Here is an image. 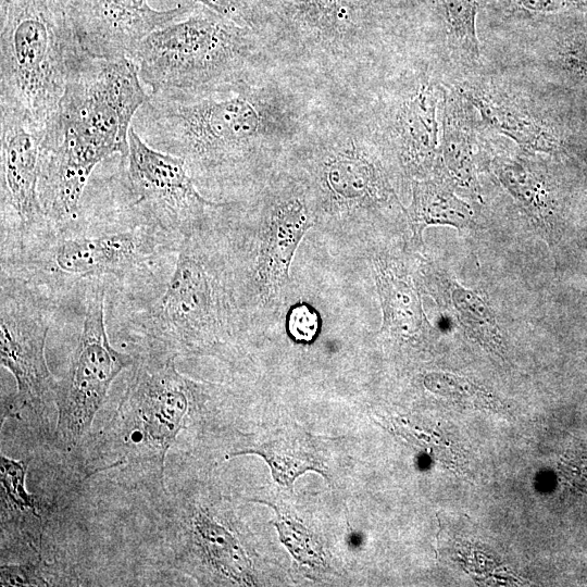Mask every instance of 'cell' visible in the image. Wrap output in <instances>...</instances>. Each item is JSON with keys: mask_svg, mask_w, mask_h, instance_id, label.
Instances as JSON below:
<instances>
[{"mask_svg": "<svg viewBox=\"0 0 587 587\" xmlns=\"http://www.w3.org/2000/svg\"><path fill=\"white\" fill-rule=\"evenodd\" d=\"M321 97L273 67L202 93L150 95L132 126L150 147L182 158L199 190L224 193L252 187L276 167Z\"/></svg>", "mask_w": 587, "mask_h": 587, "instance_id": "1", "label": "cell"}, {"mask_svg": "<svg viewBox=\"0 0 587 587\" xmlns=\"http://www.w3.org/2000/svg\"><path fill=\"white\" fill-rule=\"evenodd\" d=\"M141 83L129 58L84 53L74 65L42 141L39 198L47 220L75 217L93 170L127 154L133 120L150 96Z\"/></svg>", "mask_w": 587, "mask_h": 587, "instance_id": "2", "label": "cell"}, {"mask_svg": "<svg viewBox=\"0 0 587 587\" xmlns=\"http://www.w3.org/2000/svg\"><path fill=\"white\" fill-rule=\"evenodd\" d=\"M282 166L303 186L315 227L345 239L389 211L407 214L391 184L377 135L348 91L322 95Z\"/></svg>", "mask_w": 587, "mask_h": 587, "instance_id": "3", "label": "cell"}, {"mask_svg": "<svg viewBox=\"0 0 587 587\" xmlns=\"http://www.w3.org/2000/svg\"><path fill=\"white\" fill-rule=\"evenodd\" d=\"M122 167V166H121ZM123 170L115 176L113 215H93L96 232L77 215L46 221L23 237L1 246V272L20 277L52 301L61 290L113 277L121 284L151 277L168 242L179 239L164 232L134 202Z\"/></svg>", "mask_w": 587, "mask_h": 587, "instance_id": "4", "label": "cell"}, {"mask_svg": "<svg viewBox=\"0 0 587 587\" xmlns=\"http://www.w3.org/2000/svg\"><path fill=\"white\" fill-rule=\"evenodd\" d=\"M249 213L257 224L252 234L227 228L214 241L230 290L237 326L257 311L278 312L291 284L290 266L315 218L299 180L276 166L260 182ZM285 303V302H284Z\"/></svg>", "mask_w": 587, "mask_h": 587, "instance_id": "5", "label": "cell"}, {"mask_svg": "<svg viewBox=\"0 0 587 587\" xmlns=\"http://www.w3.org/2000/svg\"><path fill=\"white\" fill-rule=\"evenodd\" d=\"M201 388L176 370L174 357L148 352L139 359L87 474L112 472L126 483L164 490L166 454Z\"/></svg>", "mask_w": 587, "mask_h": 587, "instance_id": "6", "label": "cell"}, {"mask_svg": "<svg viewBox=\"0 0 587 587\" xmlns=\"http://www.w3.org/2000/svg\"><path fill=\"white\" fill-rule=\"evenodd\" d=\"M150 95H197L273 68L259 34L197 4L148 35L128 57Z\"/></svg>", "mask_w": 587, "mask_h": 587, "instance_id": "7", "label": "cell"}, {"mask_svg": "<svg viewBox=\"0 0 587 587\" xmlns=\"http://www.w3.org/2000/svg\"><path fill=\"white\" fill-rule=\"evenodd\" d=\"M0 108L52 126L70 73L85 53L67 0H0Z\"/></svg>", "mask_w": 587, "mask_h": 587, "instance_id": "8", "label": "cell"}, {"mask_svg": "<svg viewBox=\"0 0 587 587\" xmlns=\"http://www.w3.org/2000/svg\"><path fill=\"white\" fill-rule=\"evenodd\" d=\"M135 319L149 351L174 358L213 346L237 327L223 263L209 227L180 239L162 295Z\"/></svg>", "mask_w": 587, "mask_h": 587, "instance_id": "9", "label": "cell"}, {"mask_svg": "<svg viewBox=\"0 0 587 587\" xmlns=\"http://www.w3.org/2000/svg\"><path fill=\"white\" fill-rule=\"evenodd\" d=\"M105 287L96 283L85 294L83 329L68 367L58 382L54 440L67 452L77 449L88 435L109 390L135 358L110 344L104 319Z\"/></svg>", "mask_w": 587, "mask_h": 587, "instance_id": "10", "label": "cell"}, {"mask_svg": "<svg viewBox=\"0 0 587 587\" xmlns=\"http://www.w3.org/2000/svg\"><path fill=\"white\" fill-rule=\"evenodd\" d=\"M53 301L26 280L1 272L0 360L16 392L2 402V416L24 409L36 415L55 405L58 382L45 355Z\"/></svg>", "mask_w": 587, "mask_h": 587, "instance_id": "11", "label": "cell"}, {"mask_svg": "<svg viewBox=\"0 0 587 587\" xmlns=\"http://www.w3.org/2000/svg\"><path fill=\"white\" fill-rule=\"evenodd\" d=\"M122 166L136 205L179 240L205 229L223 204L203 197L182 158L150 147L133 126Z\"/></svg>", "mask_w": 587, "mask_h": 587, "instance_id": "12", "label": "cell"}, {"mask_svg": "<svg viewBox=\"0 0 587 587\" xmlns=\"http://www.w3.org/2000/svg\"><path fill=\"white\" fill-rule=\"evenodd\" d=\"M1 243L42 225L39 198L45 132L23 115L1 108Z\"/></svg>", "mask_w": 587, "mask_h": 587, "instance_id": "13", "label": "cell"}, {"mask_svg": "<svg viewBox=\"0 0 587 587\" xmlns=\"http://www.w3.org/2000/svg\"><path fill=\"white\" fill-rule=\"evenodd\" d=\"M196 3L167 10L149 0H67V12L83 51L91 58H128L151 33L188 16Z\"/></svg>", "mask_w": 587, "mask_h": 587, "instance_id": "14", "label": "cell"}, {"mask_svg": "<svg viewBox=\"0 0 587 587\" xmlns=\"http://www.w3.org/2000/svg\"><path fill=\"white\" fill-rule=\"evenodd\" d=\"M163 529L176 564L200 561L230 582L247 583L250 561L238 538L200 505L167 499Z\"/></svg>", "mask_w": 587, "mask_h": 587, "instance_id": "15", "label": "cell"}, {"mask_svg": "<svg viewBox=\"0 0 587 587\" xmlns=\"http://www.w3.org/2000/svg\"><path fill=\"white\" fill-rule=\"evenodd\" d=\"M442 91L427 76H420L388 105L384 137L399 165L413 179L432 176L439 158L438 110Z\"/></svg>", "mask_w": 587, "mask_h": 587, "instance_id": "16", "label": "cell"}, {"mask_svg": "<svg viewBox=\"0 0 587 587\" xmlns=\"http://www.w3.org/2000/svg\"><path fill=\"white\" fill-rule=\"evenodd\" d=\"M372 271L382 309L380 333L402 342H416L430 329L419 286L407 265L387 252L372 257Z\"/></svg>", "mask_w": 587, "mask_h": 587, "instance_id": "17", "label": "cell"}, {"mask_svg": "<svg viewBox=\"0 0 587 587\" xmlns=\"http://www.w3.org/2000/svg\"><path fill=\"white\" fill-rule=\"evenodd\" d=\"M487 125L511 138L523 149L549 151L552 140L547 129L527 109L483 85H467L461 91Z\"/></svg>", "mask_w": 587, "mask_h": 587, "instance_id": "18", "label": "cell"}, {"mask_svg": "<svg viewBox=\"0 0 587 587\" xmlns=\"http://www.w3.org/2000/svg\"><path fill=\"white\" fill-rule=\"evenodd\" d=\"M473 216L471 207L445 180L430 176L413 179L407 221L416 246L422 245L423 233L428 226L448 225L463 229L471 226Z\"/></svg>", "mask_w": 587, "mask_h": 587, "instance_id": "19", "label": "cell"}, {"mask_svg": "<svg viewBox=\"0 0 587 587\" xmlns=\"http://www.w3.org/2000/svg\"><path fill=\"white\" fill-rule=\"evenodd\" d=\"M464 99V98H463ZM439 158L455 185L477 191L474 134L464 100L445 97Z\"/></svg>", "mask_w": 587, "mask_h": 587, "instance_id": "20", "label": "cell"}, {"mask_svg": "<svg viewBox=\"0 0 587 587\" xmlns=\"http://www.w3.org/2000/svg\"><path fill=\"white\" fill-rule=\"evenodd\" d=\"M27 465L1 454V521L12 528L38 540L42 533V511L39 499L26 488Z\"/></svg>", "mask_w": 587, "mask_h": 587, "instance_id": "21", "label": "cell"}, {"mask_svg": "<svg viewBox=\"0 0 587 587\" xmlns=\"http://www.w3.org/2000/svg\"><path fill=\"white\" fill-rule=\"evenodd\" d=\"M501 185L540 226L549 223L552 203L538 170L521 159L499 161L495 166Z\"/></svg>", "mask_w": 587, "mask_h": 587, "instance_id": "22", "label": "cell"}, {"mask_svg": "<svg viewBox=\"0 0 587 587\" xmlns=\"http://www.w3.org/2000/svg\"><path fill=\"white\" fill-rule=\"evenodd\" d=\"M247 453L263 457L270 464L274 478L289 488L294 480L308 470L323 473L319 458L309 442L302 438L285 435L254 447L229 452L226 459Z\"/></svg>", "mask_w": 587, "mask_h": 587, "instance_id": "23", "label": "cell"}, {"mask_svg": "<svg viewBox=\"0 0 587 587\" xmlns=\"http://www.w3.org/2000/svg\"><path fill=\"white\" fill-rule=\"evenodd\" d=\"M450 299L466 334L498 355L505 354V342L489 304L474 290L450 285Z\"/></svg>", "mask_w": 587, "mask_h": 587, "instance_id": "24", "label": "cell"}, {"mask_svg": "<svg viewBox=\"0 0 587 587\" xmlns=\"http://www.w3.org/2000/svg\"><path fill=\"white\" fill-rule=\"evenodd\" d=\"M480 0H445L448 36L451 43L471 61L479 58L476 15Z\"/></svg>", "mask_w": 587, "mask_h": 587, "instance_id": "25", "label": "cell"}, {"mask_svg": "<svg viewBox=\"0 0 587 587\" xmlns=\"http://www.w3.org/2000/svg\"><path fill=\"white\" fill-rule=\"evenodd\" d=\"M424 385L430 391L474 405L496 404L495 397L480 386L463 377L447 373H430L424 378Z\"/></svg>", "mask_w": 587, "mask_h": 587, "instance_id": "26", "label": "cell"}, {"mask_svg": "<svg viewBox=\"0 0 587 587\" xmlns=\"http://www.w3.org/2000/svg\"><path fill=\"white\" fill-rule=\"evenodd\" d=\"M283 544L302 564L322 565L323 554L320 545L301 524L280 516L275 523Z\"/></svg>", "mask_w": 587, "mask_h": 587, "instance_id": "27", "label": "cell"}, {"mask_svg": "<svg viewBox=\"0 0 587 587\" xmlns=\"http://www.w3.org/2000/svg\"><path fill=\"white\" fill-rule=\"evenodd\" d=\"M322 329L320 312L309 302L299 301L291 304L285 314V330L296 344H312Z\"/></svg>", "mask_w": 587, "mask_h": 587, "instance_id": "28", "label": "cell"}, {"mask_svg": "<svg viewBox=\"0 0 587 587\" xmlns=\"http://www.w3.org/2000/svg\"><path fill=\"white\" fill-rule=\"evenodd\" d=\"M1 586H50L58 585L54 572L42 561H28L20 564H2Z\"/></svg>", "mask_w": 587, "mask_h": 587, "instance_id": "29", "label": "cell"}, {"mask_svg": "<svg viewBox=\"0 0 587 587\" xmlns=\"http://www.w3.org/2000/svg\"><path fill=\"white\" fill-rule=\"evenodd\" d=\"M237 24L254 29L259 0H192Z\"/></svg>", "mask_w": 587, "mask_h": 587, "instance_id": "30", "label": "cell"}, {"mask_svg": "<svg viewBox=\"0 0 587 587\" xmlns=\"http://www.w3.org/2000/svg\"><path fill=\"white\" fill-rule=\"evenodd\" d=\"M525 11L530 13H548L564 7L569 0H515Z\"/></svg>", "mask_w": 587, "mask_h": 587, "instance_id": "31", "label": "cell"}]
</instances>
